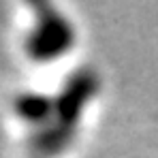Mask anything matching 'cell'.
I'll return each instance as SVG.
<instances>
[{"mask_svg":"<svg viewBox=\"0 0 158 158\" xmlns=\"http://www.w3.org/2000/svg\"><path fill=\"white\" fill-rule=\"evenodd\" d=\"M36 13V24L26 39V52L32 60L49 62L69 52L75 45L73 24L47 2L32 4Z\"/></svg>","mask_w":158,"mask_h":158,"instance_id":"1","label":"cell"},{"mask_svg":"<svg viewBox=\"0 0 158 158\" xmlns=\"http://www.w3.org/2000/svg\"><path fill=\"white\" fill-rule=\"evenodd\" d=\"M98 85V75L92 69H79L77 73H73L53 98V120L64 126L77 128L79 118L88 103L96 96Z\"/></svg>","mask_w":158,"mask_h":158,"instance_id":"2","label":"cell"},{"mask_svg":"<svg viewBox=\"0 0 158 158\" xmlns=\"http://www.w3.org/2000/svg\"><path fill=\"white\" fill-rule=\"evenodd\" d=\"M75 131L71 126H64L52 120L49 124L36 128L28 139V150L32 158H56L60 156L75 139Z\"/></svg>","mask_w":158,"mask_h":158,"instance_id":"3","label":"cell"},{"mask_svg":"<svg viewBox=\"0 0 158 158\" xmlns=\"http://www.w3.org/2000/svg\"><path fill=\"white\" fill-rule=\"evenodd\" d=\"M15 113L24 122L39 124L41 128L53 120V98L36 92H24L15 98Z\"/></svg>","mask_w":158,"mask_h":158,"instance_id":"4","label":"cell"}]
</instances>
